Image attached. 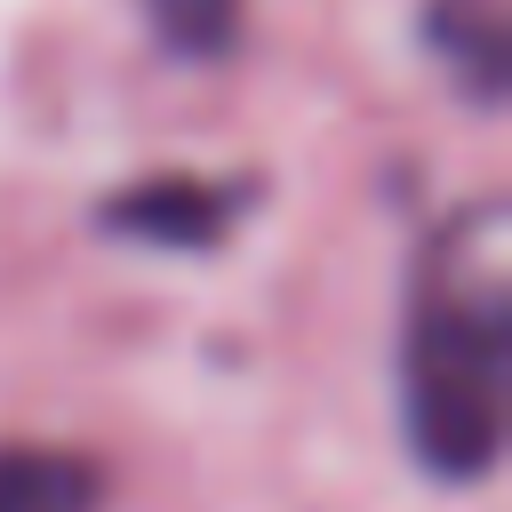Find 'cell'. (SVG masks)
<instances>
[{"label": "cell", "mask_w": 512, "mask_h": 512, "mask_svg": "<svg viewBox=\"0 0 512 512\" xmlns=\"http://www.w3.org/2000/svg\"><path fill=\"white\" fill-rule=\"evenodd\" d=\"M504 280L480 264L472 280H432L416 296L400 344V408L416 464L440 480H480L504 440Z\"/></svg>", "instance_id": "1"}, {"label": "cell", "mask_w": 512, "mask_h": 512, "mask_svg": "<svg viewBox=\"0 0 512 512\" xmlns=\"http://www.w3.org/2000/svg\"><path fill=\"white\" fill-rule=\"evenodd\" d=\"M240 184H200V176H144L128 192H112L96 216L104 232H128V240H152V248H216L224 224L240 216Z\"/></svg>", "instance_id": "2"}, {"label": "cell", "mask_w": 512, "mask_h": 512, "mask_svg": "<svg viewBox=\"0 0 512 512\" xmlns=\"http://www.w3.org/2000/svg\"><path fill=\"white\" fill-rule=\"evenodd\" d=\"M424 40H432V56L472 88V96H504V24H496V8L488 0H432L424 8Z\"/></svg>", "instance_id": "3"}, {"label": "cell", "mask_w": 512, "mask_h": 512, "mask_svg": "<svg viewBox=\"0 0 512 512\" xmlns=\"http://www.w3.org/2000/svg\"><path fill=\"white\" fill-rule=\"evenodd\" d=\"M96 472L40 448H0V512H88Z\"/></svg>", "instance_id": "4"}, {"label": "cell", "mask_w": 512, "mask_h": 512, "mask_svg": "<svg viewBox=\"0 0 512 512\" xmlns=\"http://www.w3.org/2000/svg\"><path fill=\"white\" fill-rule=\"evenodd\" d=\"M144 16L184 64H208L240 40V0H144Z\"/></svg>", "instance_id": "5"}]
</instances>
